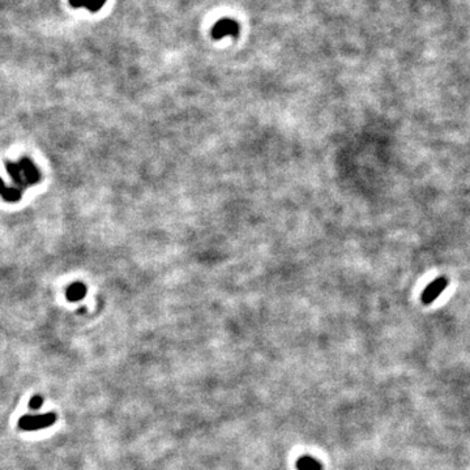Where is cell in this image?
<instances>
[{
	"instance_id": "obj_10",
	"label": "cell",
	"mask_w": 470,
	"mask_h": 470,
	"mask_svg": "<svg viewBox=\"0 0 470 470\" xmlns=\"http://www.w3.org/2000/svg\"><path fill=\"white\" fill-rule=\"evenodd\" d=\"M69 3L75 8H81V7H85L86 0H69Z\"/></svg>"
},
{
	"instance_id": "obj_2",
	"label": "cell",
	"mask_w": 470,
	"mask_h": 470,
	"mask_svg": "<svg viewBox=\"0 0 470 470\" xmlns=\"http://www.w3.org/2000/svg\"><path fill=\"white\" fill-rule=\"evenodd\" d=\"M57 415L52 413L41 414V415H24L19 422L20 428L25 431H37L54 425Z\"/></svg>"
},
{
	"instance_id": "obj_4",
	"label": "cell",
	"mask_w": 470,
	"mask_h": 470,
	"mask_svg": "<svg viewBox=\"0 0 470 470\" xmlns=\"http://www.w3.org/2000/svg\"><path fill=\"white\" fill-rule=\"evenodd\" d=\"M447 286V282L444 280H436L435 282L431 283L430 286L425 290L422 295V300L425 304H430L432 300H435L436 298L439 297L440 293L443 292V289Z\"/></svg>"
},
{
	"instance_id": "obj_3",
	"label": "cell",
	"mask_w": 470,
	"mask_h": 470,
	"mask_svg": "<svg viewBox=\"0 0 470 470\" xmlns=\"http://www.w3.org/2000/svg\"><path fill=\"white\" fill-rule=\"evenodd\" d=\"M231 35V37H238L239 35V25L234 20L230 19H222L218 21L212 29V37L214 40H221V38Z\"/></svg>"
},
{
	"instance_id": "obj_6",
	"label": "cell",
	"mask_w": 470,
	"mask_h": 470,
	"mask_svg": "<svg viewBox=\"0 0 470 470\" xmlns=\"http://www.w3.org/2000/svg\"><path fill=\"white\" fill-rule=\"evenodd\" d=\"M67 299L71 300V302H77V300H81L82 298H85L86 295V286L82 282H75L72 285H69L68 289H67Z\"/></svg>"
},
{
	"instance_id": "obj_5",
	"label": "cell",
	"mask_w": 470,
	"mask_h": 470,
	"mask_svg": "<svg viewBox=\"0 0 470 470\" xmlns=\"http://www.w3.org/2000/svg\"><path fill=\"white\" fill-rule=\"evenodd\" d=\"M0 196L3 197L4 201L8 203H17L21 200L23 191L17 187H8L4 180L0 178Z\"/></svg>"
},
{
	"instance_id": "obj_9",
	"label": "cell",
	"mask_w": 470,
	"mask_h": 470,
	"mask_svg": "<svg viewBox=\"0 0 470 470\" xmlns=\"http://www.w3.org/2000/svg\"><path fill=\"white\" fill-rule=\"evenodd\" d=\"M42 404H43V399L37 394V396L31 397L30 402H29V408L33 409V410H37V409H40L41 406H42Z\"/></svg>"
},
{
	"instance_id": "obj_8",
	"label": "cell",
	"mask_w": 470,
	"mask_h": 470,
	"mask_svg": "<svg viewBox=\"0 0 470 470\" xmlns=\"http://www.w3.org/2000/svg\"><path fill=\"white\" fill-rule=\"evenodd\" d=\"M105 3H106V0H86L85 7L91 12H97L102 8V6Z\"/></svg>"
},
{
	"instance_id": "obj_1",
	"label": "cell",
	"mask_w": 470,
	"mask_h": 470,
	"mask_svg": "<svg viewBox=\"0 0 470 470\" xmlns=\"http://www.w3.org/2000/svg\"><path fill=\"white\" fill-rule=\"evenodd\" d=\"M7 171L12 180L17 184V188H25L26 186H33L41 180V173L26 157L19 162H7Z\"/></svg>"
},
{
	"instance_id": "obj_7",
	"label": "cell",
	"mask_w": 470,
	"mask_h": 470,
	"mask_svg": "<svg viewBox=\"0 0 470 470\" xmlns=\"http://www.w3.org/2000/svg\"><path fill=\"white\" fill-rule=\"evenodd\" d=\"M298 470H323V465L312 456H300L297 461Z\"/></svg>"
}]
</instances>
